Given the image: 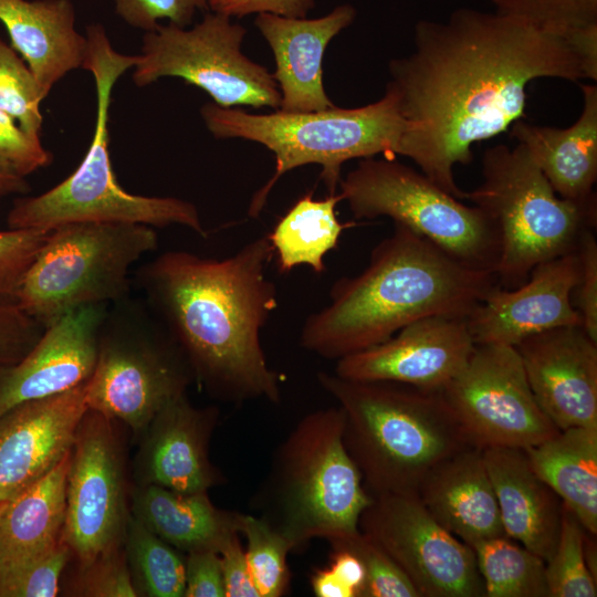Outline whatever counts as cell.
I'll list each match as a JSON object with an SVG mask.
<instances>
[{
	"label": "cell",
	"mask_w": 597,
	"mask_h": 597,
	"mask_svg": "<svg viewBox=\"0 0 597 597\" xmlns=\"http://www.w3.org/2000/svg\"><path fill=\"white\" fill-rule=\"evenodd\" d=\"M386 88L409 123L399 155L463 200L453 169L473 159L472 146L504 132L525 114L536 78H583L579 63L554 33L516 18L460 8L444 21L420 20L413 51L389 63Z\"/></svg>",
	"instance_id": "1"
},
{
	"label": "cell",
	"mask_w": 597,
	"mask_h": 597,
	"mask_svg": "<svg viewBox=\"0 0 597 597\" xmlns=\"http://www.w3.org/2000/svg\"><path fill=\"white\" fill-rule=\"evenodd\" d=\"M273 254L269 237L261 235L221 260L175 250L139 270L157 321L193 378L220 400H281L282 377L269 366L261 342L277 307L266 273Z\"/></svg>",
	"instance_id": "2"
},
{
	"label": "cell",
	"mask_w": 597,
	"mask_h": 597,
	"mask_svg": "<svg viewBox=\"0 0 597 597\" xmlns=\"http://www.w3.org/2000/svg\"><path fill=\"white\" fill-rule=\"evenodd\" d=\"M495 284L494 273L469 266L395 224L359 274L332 285L329 302L305 318L300 343L310 353L338 360L425 317L467 318Z\"/></svg>",
	"instance_id": "3"
},
{
	"label": "cell",
	"mask_w": 597,
	"mask_h": 597,
	"mask_svg": "<svg viewBox=\"0 0 597 597\" xmlns=\"http://www.w3.org/2000/svg\"><path fill=\"white\" fill-rule=\"evenodd\" d=\"M344 417L343 441L371 496L417 494L427 474L471 444L441 390L317 374Z\"/></svg>",
	"instance_id": "4"
},
{
	"label": "cell",
	"mask_w": 597,
	"mask_h": 597,
	"mask_svg": "<svg viewBox=\"0 0 597 597\" xmlns=\"http://www.w3.org/2000/svg\"><path fill=\"white\" fill-rule=\"evenodd\" d=\"M341 408L305 415L276 448L252 498L258 516L298 551L313 538L328 543L356 534L373 496L343 441Z\"/></svg>",
	"instance_id": "5"
},
{
	"label": "cell",
	"mask_w": 597,
	"mask_h": 597,
	"mask_svg": "<svg viewBox=\"0 0 597 597\" xmlns=\"http://www.w3.org/2000/svg\"><path fill=\"white\" fill-rule=\"evenodd\" d=\"M87 55L83 69L95 80V132L80 166L45 192L18 198L7 216L8 228L50 231L82 222L137 223L153 228L184 226L201 237L206 229L197 207L175 197L134 195L121 187L108 150V109L116 81L139 60L112 46L104 28H87Z\"/></svg>",
	"instance_id": "6"
},
{
	"label": "cell",
	"mask_w": 597,
	"mask_h": 597,
	"mask_svg": "<svg viewBox=\"0 0 597 597\" xmlns=\"http://www.w3.org/2000/svg\"><path fill=\"white\" fill-rule=\"evenodd\" d=\"M202 119L216 138H243L265 146L275 156V171L251 199L248 214L258 218L277 180L287 171L316 164L328 195L337 193L342 166L349 159L378 154L399 155L409 123L402 117L396 95L388 88L375 103L323 111L250 114L208 103Z\"/></svg>",
	"instance_id": "7"
},
{
	"label": "cell",
	"mask_w": 597,
	"mask_h": 597,
	"mask_svg": "<svg viewBox=\"0 0 597 597\" xmlns=\"http://www.w3.org/2000/svg\"><path fill=\"white\" fill-rule=\"evenodd\" d=\"M499 240L498 284L514 289L540 263L575 252L597 223V198L559 197L525 147L499 144L482 158V182L465 192Z\"/></svg>",
	"instance_id": "8"
},
{
	"label": "cell",
	"mask_w": 597,
	"mask_h": 597,
	"mask_svg": "<svg viewBox=\"0 0 597 597\" xmlns=\"http://www.w3.org/2000/svg\"><path fill=\"white\" fill-rule=\"evenodd\" d=\"M158 247L155 228L82 222L50 230L14 303L44 328L77 308L119 302L133 266Z\"/></svg>",
	"instance_id": "9"
},
{
	"label": "cell",
	"mask_w": 597,
	"mask_h": 597,
	"mask_svg": "<svg viewBox=\"0 0 597 597\" xmlns=\"http://www.w3.org/2000/svg\"><path fill=\"white\" fill-rule=\"evenodd\" d=\"M355 220L390 218L474 269L495 274L496 233L480 208L391 157L363 158L338 184Z\"/></svg>",
	"instance_id": "10"
},
{
	"label": "cell",
	"mask_w": 597,
	"mask_h": 597,
	"mask_svg": "<svg viewBox=\"0 0 597 597\" xmlns=\"http://www.w3.org/2000/svg\"><path fill=\"white\" fill-rule=\"evenodd\" d=\"M193 378L182 353L159 322L137 323L107 313L94 371L85 384L90 410L145 432L154 417Z\"/></svg>",
	"instance_id": "11"
},
{
	"label": "cell",
	"mask_w": 597,
	"mask_h": 597,
	"mask_svg": "<svg viewBox=\"0 0 597 597\" xmlns=\"http://www.w3.org/2000/svg\"><path fill=\"white\" fill-rule=\"evenodd\" d=\"M245 33L230 17L216 12L206 13L189 30L158 24L143 38L133 81L146 86L175 76L202 88L221 107L279 109L281 93L273 75L241 52Z\"/></svg>",
	"instance_id": "12"
},
{
	"label": "cell",
	"mask_w": 597,
	"mask_h": 597,
	"mask_svg": "<svg viewBox=\"0 0 597 597\" xmlns=\"http://www.w3.org/2000/svg\"><path fill=\"white\" fill-rule=\"evenodd\" d=\"M441 391L478 448L525 450L559 431L537 404L515 347L475 345Z\"/></svg>",
	"instance_id": "13"
},
{
	"label": "cell",
	"mask_w": 597,
	"mask_h": 597,
	"mask_svg": "<svg viewBox=\"0 0 597 597\" xmlns=\"http://www.w3.org/2000/svg\"><path fill=\"white\" fill-rule=\"evenodd\" d=\"M358 528L394 559L420 597H485L473 548L440 525L417 494L373 496Z\"/></svg>",
	"instance_id": "14"
},
{
	"label": "cell",
	"mask_w": 597,
	"mask_h": 597,
	"mask_svg": "<svg viewBox=\"0 0 597 597\" xmlns=\"http://www.w3.org/2000/svg\"><path fill=\"white\" fill-rule=\"evenodd\" d=\"M109 422L88 409L72 447L62 538L82 566L117 547L126 527L122 465Z\"/></svg>",
	"instance_id": "15"
},
{
	"label": "cell",
	"mask_w": 597,
	"mask_h": 597,
	"mask_svg": "<svg viewBox=\"0 0 597 597\" xmlns=\"http://www.w3.org/2000/svg\"><path fill=\"white\" fill-rule=\"evenodd\" d=\"M474 346L465 318L429 316L378 345L336 360L334 373L352 380L442 390L465 366Z\"/></svg>",
	"instance_id": "16"
},
{
	"label": "cell",
	"mask_w": 597,
	"mask_h": 597,
	"mask_svg": "<svg viewBox=\"0 0 597 597\" xmlns=\"http://www.w3.org/2000/svg\"><path fill=\"white\" fill-rule=\"evenodd\" d=\"M578 275L575 251L537 264L517 287L495 284L465 318L473 343L515 347L545 331L582 326L572 301Z\"/></svg>",
	"instance_id": "17"
},
{
	"label": "cell",
	"mask_w": 597,
	"mask_h": 597,
	"mask_svg": "<svg viewBox=\"0 0 597 597\" xmlns=\"http://www.w3.org/2000/svg\"><path fill=\"white\" fill-rule=\"evenodd\" d=\"M515 349L537 404L558 430L597 428V343L582 326L528 336Z\"/></svg>",
	"instance_id": "18"
},
{
	"label": "cell",
	"mask_w": 597,
	"mask_h": 597,
	"mask_svg": "<svg viewBox=\"0 0 597 597\" xmlns=\"http://www.w3.org/2000/svg\"><path fill=\"white\" fill-rule=\"evenodd\" d=\"M107 306L65 314L44 328L19 362L0 370V417L19 404L65 392L91 378Z\"/></svg>",
	"instance_id": "19"
},
{
	"label": "cell",
	"mask_w": 597,
	"mask_h": 597,
	"mask_svg": "<svg viewBox=\"0 0 597 597\" xmlns=\"http://www.w3.org/2000/svg\"><path fill=\"white\" fill-rule=\"evenodd\" d=\"M85 384L24 401L0 417V502L40 479L72 450L88 410Z\"/></svg>",
	"instance_id": "20"
},
{
	"label": "cell",
	"mask_w": 597,
	"mask_h": 597,
	"mask_svg": "<svg viewBox=\"0 0 597 597\" xmlns=\"http://www.w3.org/2000/svg\"><path fill=\"white\" fill-rule=\"evenodd\" d=\"M217 408H197L186 392L171 399L147 427L140 453L144 484L181 493L208 492L226 478L209 458Z\"/></svg>",
	"instance_id": "21"
},
{
	"label": "cell",
	"mask_w": 597,
	"mask_h": 597,
	"mask_svg": "<svg viewBox=\"0 0 597 597\" xmlns=\"http://www.w3.org/2000/svg\"><path fill=\"white\" fill-rule=\"evenodd\" d=\"M355 17L350 4L338 6L317 19L258 13L254 23L275 57L272 75L281 93L279 111L302 113L334 106L324 90L322 62L328 43Z\"/></svg>",
	"instance_id": "22"
},
{
	"label": "cell",
	"mask_w": 597,
	"mask_h": 597,
	"mask_svg": "<svg viewBox=\"0 0 597 597\" xmlns=\"http://www.w3.org/2000/svg\"><path fill=\"white\" fill-rule=\"evenodd\" d=\"M417 495L440 525L471 547L506 536L481 448L469 446L440 462Z\"/></svg>",
	"instance_id": "23"
},
{
	"label": "cell",
	"mask_w": 597,
	"mask_h": 597,
	"mask_svg": "<svg viewBox=\"0 0 597 597\" xmlns=\"http://www.w3.org/2000/svg\"><path fill=\"white\" fill-rule=\"evenodd\" d=\"M505 535L547 562L557 544L563 502L533 471L524 449H482Z\"/></svg>",
	"instance_id": "24"
},
{
	"label": "cell",
	"mask_w": 597,
	"mask_h": 597,
	"mask_svg": "<svg viewBox=\"0 0 597 597\" xmlns=\"http://www.w3.org/2000/svg\"><path fill=\"white\" fill-rule=\"evenodd\" d=\"M0 21L44 98L66 73L83 66L87 39L74 27L71 0H0Z\"/></svg>",
	"instance_id": "25"
},
{
	"label": "cell",
	"mask_w": 597,
	"mask_h": 597,
	"mask_svg": "<svg viewBox=\"0 0 597 597\" xmlns=\"http://www.w3.org/2000/svg\"><path fill=\"white\" fill-rule=\"evenodd\" d=\"M583 108L577 121L557 128L516 121L511 136L523 145L554 191L569 200L596 196L597 85H582Z\"/></svg>",
	"instance_id": "26"
},
{
	"label": "cell",
	"mask_w": 597,
	"mask_h": 597,
	"mask_svg": "<svg viewBox=\"0 0 597 597\" xmlns=\"http://www.w3.org/2000/svg\"><path fill=\"white\" fill-rule=\"evenodd\" d=\"M133 511V516L158 537L186 553H219L240 534L241 513L217 507L208 492L181 493L144 484L135 495Z\"/></svg>",
	"instance_id": "27"
},
{
	"label": "cell",
	"mask_w": 597,
	"mask_h": 597,
	"mask_svg": "<svg viewBox=\"0 0 597 597\" xmlns=\"http://www.w3.org/2000/svg\"><path fill=\"white\" fill-rule=\"evenodd\" d=\"M72 450L49 472L0 502V562L39 556L62 538Z\"/></svg>",
	"instance_id": "28"
},
{
	"label": "cell",
	"mask_w": 597,
	"mask_h": 597,
	"mask_svg": "<svg viewBox=\"0 0 597 597\" xmlns=\"http://www.w3.org/2000/svg\"><path fill=\"white\" fill-rule=\"evenodd\" d=\"M533 471L597 535V428L573 427L525 449Z\"/></svg>",
	"instance_id": "29"
},
{
	"label": "cell",
	"mask_w": 597,
	"mask_h": 597,
	"mask_svg": "<svg viewBox=\"0 0 597 597\" xmlns=\"http://www.w3.org/2000/svg\"><path fill=\"white\" fill-rule=\"evenodd\" d=\"M338 193L313 199V192L300 198L277 221L269 240L282 273L300 265H308L315 273L326 270L324 258L336 248L342 232L350 223H342L336 206Z\"/></svg>",
	"instance_id": "30"
},
{
	"label": "cell",
	"mask_w": 597,
	"mask_h": 597,
	"mask_svg": "<svg viewBox=\"0 0 597 597\" xmlns=\"http://www.w3.org/2000/svg\"><path fill=\"white\" fill-rule=\"evenodd\" d=\"M485 597H549L546 562L507 536L472 546Z\"/></svg>",
	"instance_id": "31"
},
{
	"label": "cell",
	"mask_w": 597,
	"mask_h": 597,
	"mask_svg": "<svg viewBox=\"0 0 597 597\" xmlns=\"http://www.w3.org/2000/svg\"><path fill=\"white\" fill-rule=\"evenodd\" d=\"M126 553L139 593L149 597H184L185 558L136 517L126 522Z\"/></svg>",
	"instance_id": "32"
},
{
	"label": "cell",
	"mask_w": 597,
	"mask_h": 597,
	"mask_svg": "<svg viewBox=\"0 0 597 597\" xmlns=\"http://www.w3.org/2000/svg\"><path fill=\"white\" fill-rule=\"evenodd\" d=\"M240 534L244 536L249 568L260 597H281L290 586L287 555L291 543L255 514L241 513Z\"/></svg>",
	"instance_id": "33"
},
{
	"label": "cell",
	"mask_w": 597,
	"mask_h": 597,
	"mask_svg": "<svg viewBox=\"0 0 597 597\" xmlns=\"http://www.w3.org/2000/svg\"><path fill=\"white\" fill-rule=\"evenodd\" d=\"M585 532L579 521L563 504L558 541L545 564L549 597L597 596V580L585 561Z\"/></svg>",
	"instance_id": "34"
},
{
	"label": "cell",
	"mask_w": 597,
	"mask_h": 597,
	"mask_svg": "<svg viewBox=\"0 0 597 597\" xmlns=\"http://www.w3.org/2000/svg\"><path fill=\"white\" fill-rule=\"evenodd\" d=\"M44 97L24 60L0 36V109L30 135L41 137Z\"/></svg>",
	"instance_id": "35"
},
{
	"label": "cell",
	"mask_w": 597,
	"mask_h": 597,
	"mask_svg": "<svg viewBox=\"0 0 597 597\" xmlns=\"http://www.w3.org/2000/svg\"><path fill=\"white\" fill-rule=\"evenodd\" d=\"M69 545L61 541L48 552L22 561L0 562V597H54L66 566Z\"/></svg>",
	"instance_id": "36"
},
{
	"label": "cell",
	"mask_w": 597,
	"mask_h": 597,
	"mask_svg": "<svg viewBox=\"0 0 597 597\" xmlns=\"http://www.w3.org/2000/svg\"><path fill=\"white\" fill-rule=\"evenodd\" d=\"M495 11L565 36L597 22V0H490Z\"/></svg>",
	"instance_id": "37"
},
{
	"label": "cell",
	"mask_w": 597,
	"mask_h": 597,
	"mask_svg": "<svg viewBox=\"0 0 597 597\" xmlns=\"http://www.w3.org/2000/svg\"><path fill=\"white\" fill-rule=\"evenodd\" d=\"M332 548L355 554L364 565L366 582L362 597H420L419 593L394 562L374 541L360 531L343 540L329 542Z\"/></svg>",
	"instance_id": "38"
},
{
	"label": "cell",
	"mask_w": 597,
	"mask_h": 597,
	"mask_svg": "<svg viewBox=\"0 0 597 597\" xmlns=\"http://www.w3.org/2000/svg\"><path fill=\"white\" fill-rule=\"evenodd\" d=\"M49 232L11 228L0 230V302H14L21 282Z\"/></svg>",
	"instance_id": "39"
},
{
	"label": "cell",
	"mask_w": 597,
	"mask_h": 597,
	"mask_svg": "<svg viewBox=\"0 0 597 597\" xmlns=\"http://www.w3.org/2000/svg\"><path fill=\"white\" fill-rule=\"evenodd\" d=\"M118 546L82 566L77 593L88 597H136L139 591Z\"/></svg>",
	"instance_id": "40"
},
{
	"label": "cell",
	"mask_w": 597,
	"mask_h": 597,
	"mask_svg": "<svg viewBox=\"0 0 597 597\" xmlns=\"http://www.w3.org/2000/svg\"><path fill=\"white\" fill-rule=\"evenodd\" d=\"M51 161L52 154L43 147L41 137L28 134L12 116L0 109V165L27 177Z\"/></svg>",
	"instance_id": "41"
},
{
	"label": "cell",
	"mask_w": 597,
	"mask_h": 597,
	"mask_svg": "<svg viewBox=\"0 0 597 597\" xmlns=\"http://www.w3.org/2000/svg\"><path fill=\"white\" fill-rule=\"evenodd\" d=\"M116 12L128 24L151 31L158 20L186 28L192 22L198 10H207L208 0H115Z\"/></svg>",
	"instance_id": "42"
},
{
	"label": "cell",
	"mask_w": 597,
	"mask_h": 597,
	"mask_svg": "<svg viewBox=\"0 0 597 597\" xmlns=\"http://www.w3.org/2000/svg\"><path fill=\"white\" fill-rule=\"evenodd\" d=\"M577 254L579 275L572 301L579 314L582 327L597 343V241L595 229L582 238Z\"/></svg>",
	"instance_id": "43"
},
{
	"label": "cell",
	"mask_w": 597,
	"mask_h": 597,
	"mask_svg": "<svg viewBox=\"0 0 597 597\" xmlns=\"http://www.w3.org/2000/svg\"><path fill=\"white\" fill-rule=\"evenodd\" d=\"M43 331L14 302H0V370L19 362Z\"/></svg>",
	"instance_id": "44"
},
{
	"label": "cell",
	"mask_w": 597,
	"mask_h": 597,
	"mask_svg": "<svg viewBox=\"0 0 597 597\" xmlns=\"http://www.w3.org/2000/svg\"><path fill=\"white\" fill-rule=\"evenodd\" d=\"M184 597H226L218 552L205 549L187 553Z\"/></svg>",
	"instance_id": "45"
},
{
	"label": "cell",
	"mask_w": 597,
	"mask_h": 597,
	"mask_svg": "<svg viewBox=\"0 0 597 597\" xmlns=\"http://www.w3.org/2000/svg\"><path fill=\"white\" fill-rule=\"evenodd\" d=\"M226 597H260L247 561L240 534L219 552Z\"/></svg>",
	"instance_id": "46"
},
{
	"label": "cell",
	"mask_w": 597,
	"mask_h": 597,
	"mask_svg": "<svg viewBox=\"0 0 597 597\" xmlns=\"http://www.w3.org/2000/svg\"><path fill=\"white\" fill-rule=\"evenodd\" d=\"M315 0H208L212 12L227 17L272 13L287 18H305Z\"/></svg>",
	"instance_id": "47"
},
{
	"label": "cell",
	"mask_w": 597,
	"mask_h": 597,
	"mask_svg": "<svg viewBox=\"0 0 597 597\" xmlns=\"http://www.w3.org/2000/svg\"><path fill=\"white\" fill-rule=\"evenodd\" d=\"M563 39L575 54L583 78L597 81V22L568 32Z\"/></svg>",
	"instance_id": "48"
},
{
	"label": "cell",
	"mask_w": 597,
	"mask_h": 597,
	"mask_svg": "<svg viewBox=\"0 0 597 597\" xmlns=\"http://www.w3.org/2000/svg\"><path fill=\"white\" fill-rule=\"evenodd\" d=\"M329 569L355 595L362 597L366 573L360 559L344 548H332Z\"/></svg>",
	"instance_id": "49"
},
{
	"label": "cell",
	"mask_w": 597,
	"mask_h": 597,
	"mask_svg": "<svg viewBox=\"0 0 597 597\" xmlns=\"http://www.w3.org/2000/svg\"><path fill=\"white\" fill-rule=\"evenodd\" d=\"M311 587L317 597H355L336 575L327 568L316 569L311 576Z\"/></svg>",
	"instance_id": "50"
},
{
	"label": "cell",
	"mask_w": 597,
	"mask_h": 597,
	"mask_svg": "<svg viewBox=\"0 0 597 597\" xmlns=\"http://www.w3.org/2000/svg\"><path fill=\"white\" fill-rule=\"evenodd\" d=\"M28 189L25 177L0 165V201L14 193H24Z\"/></svg>",
	"instance_id": "51"
},
{
	"label": "cell",
	"mask_w": 597,
	"mask_h": 597,
	"mask_svg": "<svg viewBox=\"0 0 597 597\" xmlns=\"http://www.w3.org/2000/svg\"><path fill=\"white\" fill-rule=\"evenodd\" d=\"M584 554H585V561L587 564V567L593 575V577L597 580V546H596V535H593L585 532L584 536Z\"/></svg>",
	"instance_id": "52"
}]
</instances>
